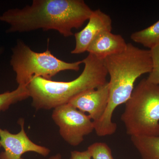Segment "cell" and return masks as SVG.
Here are the masks:
<instances>
[{
    "label": "cell",
    "instance_id": "1",
    "mask_svg": "<svg viewBox=\"0 0 159 159\" xmlns=\"http://www.w3.org/2000/svg\"><path fill=\"white\" fill-rule=\"evenodd\" d=\"M93 10L83 0H33L30 6L11 9L0 15V21L10 25L7 33L41 29L53 30L65 37L82 27Z\"/></svg>",
    "mask_w": 159,
    "mask_h": 159
},
{
    "label": "cell",
    "instance_id": "2",
    "mask_svg": "<svg viewBox=\"0 0 159 159\" xmlns=\"http://www.w3.org/2000/svg\"><path fill=\"white\" fill-rule=\"evenodd\" d=\"M103 61L110 77L109 97L104 115L94 124L96 133L104 137L116 132L117 124L112 121L114 111L130 98L137 79L150 73L152 60L150 50L140 49L129 43L124 51L109 56Z\"/></svg>",
    "mask_w": 159,
    "mask_h": 159
},
{
    "label": "cell",
    "instance_id": "3",
    "mask_svg": "<svg viewBox=\"0 0 159 159\" xmlns=\"http://www.w3.org/2000/svg\"><path fill=\"white\" fill-rule=\"evenodd\" d=\"M84 67L76 79L67 82L37 77L27 86L32 106L37 110H51L67 104L80 94L97 89L107 82L108 74L103 60L93 54L83 60Z\"/></svg>",
    "mask_w": 159,
    "mask_h": 159
},
{
    "label": "cell",
    "instance_id": "4",
    "mask_svg": "<svg viewBox=\"0 0 159 159\" xmlns=\"http://www.w3.org/2000/svg\"><path fill=\"white\" fill-rule=\"evenodd\" d=\"M121 119L130 137L158 135L159 85L142 79L125 103Z\"/></svg>",
    "mask_w": 159,
    "mask_h": 159
},
{
    "label": "cell",
    "instance_id": "5",
    "mask_svg": "<svg viewBox=\"0 0 159 159\" xmlns=\"http://www.w3.org/2000/svg\"><path fill=\"white\" fill-rule=\"evenodd\" d=\"M10 65L16 74L18 85L27 86L37 77L51 80L52 77L65 70L78 71L82 61L67 62L55 57L48 49L37 53L32 51L20 39L12 48Z\"/></svg>",
    "mask_w": 159,
    "mask_h": 159
},
{
    "label": "cell",
    "instance_id": "6",
    "mask_svg": "<svg viewBox=\"0 0 159 159\" xmlns=\"http://www.w3.org/2000/svg\"><path fill=\"white\" fill-rule=\"evenodd\" d=\"M52 118L61 136L72 146L80 145L84 137L94 130L93 122L88 115L69 103L54 109Z\"/></svg>",
    "mask_w": 159,
    "mask_h": 159
},
{
    "label": "cell",
    "instance_id": "7",
    "mask_svg": "<svg viewBox=\"0 0 159 159\" xmlns=\"http://www.w3.org/2000/svg\"><path fill=\"white\" fill-rule=\"evenodd\" d=\"M17 122L20 127V130L17 134H11L7 129L0 128V145L4 149L0 153V159H23V154L27 152L48 156L51 150L35 144L27 135L25 129V119H20Z\"/></svg>",
    "mask_w": 159,
    "mask_h": 159
},
{
    "label": "cell",
    "instance_id": "8",
    "mask_svg": "<svg viewBox=\"0 0 159 159\" xmlns=\"http://www.w3.org/2000/svg\"><path fill=\"white\" fill-rule=\"evenodd\" d=\"M109 97L108 82L97 89L89 90L80 94L69 102V104L88 116L96 122L104 115L108 105Z\"/></svg>",
    "mask_w": 159,
    "mask_h": 159
},
{
    "label": "cell",
    "instance_id": "9",
    "mask_svg": "<svg viewBox=\"0 0 159 159\" xmlns=\"http://www.w3.org/2000/svg\"><path fill=\"white\" fill-rule=\"evenodd\" d=\"M112 20L110 16L100 9L93 11L89 22L81 31L74 34L76 46L71 51L72 54H80L87 51L91 43L100 33L111 31Z\"/></svg>",
    "mask_w": 159,
    "mask_h": 159
},
{
    "label": "cell",
    "instance_id": "10",
    "mask_svg": "<svg viewBox=\"0 0 159 159\" xmlns=\"http://www.w3.org/2000/svg\"><path fill=\"white\" fill-rule=\"evenodd\" d=\"M127 45L122 35L113 34L110 31H106L95 39L87 51L99 59L103 60L111 55L121 53L126 49Z\"/></svg>",
    "mask_w": 159,
    "mask_h": 159
},
{
    "label": "cell",
    "instance_id": "11",
    "mask_svg": "<svg viewBox=\"0 0 159 159\" xmlns=\"http://www.w3.org/2000/svg\"><path fill=\"white\" fill-rule=\"evenodd\" d=\"M131 140L142 159H159V135L156 136H132Z\"/></svg>",
    "mask_w": 159,
    "mask_h": 159
},
{
    "label": "cell",
    "instance_id": "12",
    "mask_svg": "<svg viewBox=\"0 0 159 159\" xmlns=\"http://www.w3.org/2000/svg\"><path fill=\"white\" fill-rule=\"evenodd\" d=\"M130 39L149 50L159 45V20L148 28L132 33Z\"/></svg>",
    "mask_w": 159,
    "mask_h": 159
},
{
    "label": "cell",
    "instance_id": "13",
    "mask_svg": "<svg viewBox=\"0 0 159 159\" xmlns=\"http://www.w3.org/2000/svg\"><path fill=\"white\" fill-rule=\"evenodd\" d=\"M29 97L30 96L27 86H24L18 85L14 90L0 94V111H5L10 106Z\"/></svg>",
    "mask_w": 159,
    "mask_h": 159
},
{
    "label": "cell",
    "instance_id": "14",
    "mask_svg": "<svg viewBox=\"0 0 159 159\" xmlns=\"http://www.w3.org/2000/svg\"><path fill=\"white\" fill-rule=\"evenodd\" d=\"M87 150L92 159H114L111 148L106 143L96 142L89 146Z\"/></svg>",
    "mask_w": 159,
    "mask_h": 159
},
{
    "label": "cell",
    "instance_id": "15",
    "mask_svg": "<svg viewBox=\"0 0 159 159\" xmlns=\"http://www.w3.org/2000/svg\"><path fill=\"white\" fill-rule=\"evenodd\" d=\"M150 50L152 58V67L146 80L150 83L159 85V45Z\"/></svg>",
    "mask_w": 159,
    "mask_h": 159
},
{
    "label": "cell",
    "instance_id": "16",
    "mask_svg": "<svg viewBox=\"0 0 159 159\" xmlns=\"http://www.w3.org/2000/svg\"><path fill=\"white\" fill-rule=\"evenodd\" d=\"M70 159H92V157L88 150L84 151H73L71 152Z\"/></svg>",
    "mask_w": 159,
    "mask_h": 159
},
{
    "label": "cell",
    "instance_id": "17",
    "mask_svg": "<svg viewBox=\"0 0 159 159\" xmlns=\"http://www.w3.org/2000/svg\"><path fill=\"white\" fill-rule=\"evenodd\" d=\"M48 159H61V155L60 153L56 154L50 157Z\"/></svg>",
    "mask_w": 159,
    "mask_h": 159
},
{
    "label": "cell",
    "instance_id": "18",
    "mask_svg": "<svg viewBox=\"0 0 159 159\" xmlns=\"http://www.w3.org/2000/svg\"><path fill=\"white\" fill-rule=\"evenodd\" d=\"M4 51V48L2 47H0V55L3 53Z\"/></svg>",
    "mask_w": 159,
    "mask_h": 159
},
{
    "label": "cell",
    "instance_id": "19",
    "mask_svg": "<svg viewBox=\"0 0 159 159\" xmlns=\"http://www.w3.org/2000/svg\"><path fill=\"white\" fill-rule=\"evenodd\" d=\"M1 147V145H0V147Z\"/></svg>",
    "mask_w": 159,
    "mask_h": 159
}]
</instances>
